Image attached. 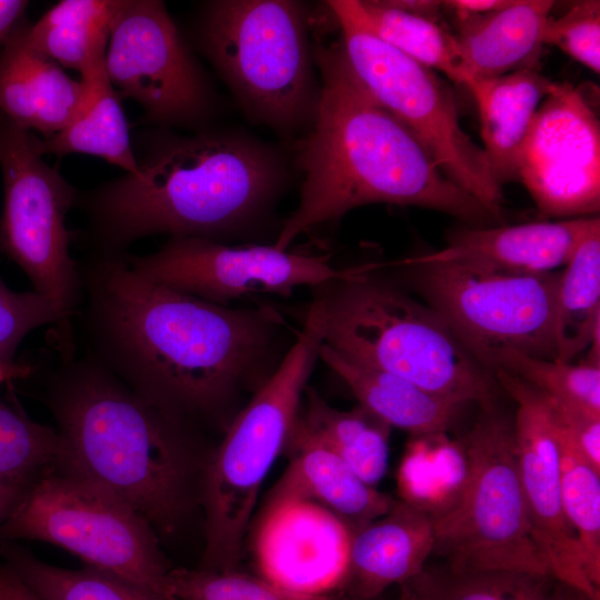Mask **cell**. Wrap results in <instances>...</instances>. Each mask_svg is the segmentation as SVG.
<instances>
[{
	"instance_id": "obj_46",
	"label": "cell",
	"mask_w": 600,
	"mask_h": 600,
	"mask_svg": "<svg viewBox=\"0 0 600 600\" xmlns=\"http://www.w3.org/2000/svg\"><path fill=\"white\" fill-rule=\"evenodd\" d=\"M376 600H384V599L378 598ZM392 600H412V599L406 592L400 590V594L396 599H392Z\"/></svg>"
},
{
	"instance_id": "obj_16",
	"label": "cell",
	"mask_w": 600,
	"mask_h": 600,
	"mask_svg": "<svg viewBox=\"0 0 600 600\" xmlns=\"http://www.w3.org/2000/svg\"><path fill=\"white\" fill-rule=\"evenodd\" d=\"M496 381L517 404L513 441L518 473L532 539L550 574L600 600L589 581L577 538L564 516L561 452L557 423L547 397L521 378L498 369Z\"/></svg>"
},
{
	"instance_id": "obj_6",
	"label": "cell",
	"mask_w": 600,
	"mask_h": 600,
	"mask_svg": "<svg viewBox=\"0 0 600 600\" xmlns=\"http://www.w3.org/2000/svg\"><path fill=\"white\" fill-rule=\"evenodd\" d=\"M310 22L298 1L213 0L194 24L198 49L243 112L286 140L309 131L319 103Z\"/></svg>"
},
{
	"instance_id": "obj_8",
	"label": "cell",
	"mask_w": 600,
	"mask_h": 600,
	"mask_svg": "<svg viewBox=\"0 0 600 600\" xmlns=\"http://www.w3.org/2000/svg\"><path fill=\"white\" fill-rule=\"evenodd\" d=\"M461 447L464 470L457 497L431 513L433 553L456 571L550 574L531 534L518 473L513 418L498 400L481 404Z\"/></svg>"
},
{
	"instance_id": "obj_14",
	"label": "cell",
	"mask_w": 600,
	"mask_h": 600,
	"mask_svg": "<svg viewBox=\"0 0 600 600\" xmlns=\"http://www.w3.org/2000/svg\"><path fill=\"white\" fill-rule=\"evenodd\" d=\"M141 277L217 304L252 294L288 297L299 287L316 288L346 276L330 254L279 250L273 244L230 246L198 238H171L144 256L124 252Z\"/></svg>"
},
{
	"instance_id": "obj_30",
	"label": "cell",
	"mask_w": 600,
	"mask_h": 600,
	"mask_svg": "<svg viewBox=\"0 0 600 600\" xmlns=\"http://www.w3.org/2000/svg\"><path fill=\"white\" fill-rule=\"evenodd\" d=\"M0 554L40 600H177L88 566L70 570L49 564L16 542H4Z\"/></svg>"
},
{
	"instance_id": "obj_5",
	"label": "cell",
	"mask_w": 600,
	"mask_h": 600,
	"mask_svg": "<svg viewBox=\"0 0 600 600\" xmlns=\"http://www.w3.org/2000/svg\"><path fill=\"white\" fill-rule=\"evenodd\" d=\"M377 269V263L350 267L346 276L312 288L322 343L463 407L497 400L493 373L447 322Z\"/></svg>"
},
{
	"instance_id": "obj_10",
	"label": "cell",
	"mask_w": 600,
	"mask_h": 600,
	"mask_svg": "<svg viewBox=\"0 0 600 600\" xmlns=\"http://www.w3.org/2000/svg\"><path fill=\"white\" fill-rule=\"evenodd\" d=\"M341 44L371 96L424 146L442 173L502 222V187L482 148L460 124L454 97L436 71L388 44L328 1Z\"/></svg>"
},
{
	"instance_id": "obj_38",
	"label": "cell",
	"mask_w": 600,
	"mask_h": 600,
	"mask_svg": "<svg viewBox=\"0 0 600 600\" xmlns=\"http://www.w3.org/2000/svg\"><path fill=\"white\" fill-rule=\"evenodd\" d=\"M547 399L554 418L570 439L584 458L600 470V416L559 403L549 397Z\"/></svg>"
},
{
	"instance_id": "obj_35",
	"label": "cell",
	"mask_w": 600,
	"mask_h": 600,
	"mask_svg": "<svg viewBox=\"0 0 600 600\" xmlns=\"http://www.w3.org/2000/svg\"><path fill=\"white\" fill-rule=\"evenodd\" d=\"M167 590L177 600H347L341 594H301L264 578L228 571L173 569Z\"/></svg>"
},
{
	"instance_id": "obj_18",
	"label": "cell",
	"mask_w": 600,
	"mask_h": 600,
	"mask_svg": "<svg viewBox=\"0 0 600 600\" xmlns=\"http://www.w3.org/2000/svg\"><path fill=\"white\" fill-rule=\"evenodd\" d=\"M597 229L599 217L474 226L454 231L442 249L403 261L456 263L516 274L546 273L564 267L579 244Z\"/></svg>"
},
{
	"instance_id": "obj_23",
	"label": "cell",
	"mask_w": 600,
	"mask_h": 600,
	"mask_svg": "<svg viewBox=\"0 0 600 600\" xmlns=\"http://www.w3.org/2000/svg\"><path fill=\"white\" fill-rule=\"evenodd\" d=\"M557 84L529 69L479 80L468 88L478 108L481 148L501 187L518 180L521 151L537 111Z\"/></svg>"
},
{
	"instance_id": "obj_12",
	"label": "cell",
	"mask_w": 600,
	"mask_h": 600,
	"mask_svg": "<svg viewBox=\"0 0 600 600\" xmlns=\"http://www.w3.org/2000/svg\"><path fill=\"white\" fill-rule=\"evenodd\" d=\"M0 170V252L24 272L33 290L70 324L81 286L66 218L74 207L77 191L37 151L34 133L1 113Z\"/></svg>"
},
{
	"instance_id": "obj_17",
	"label": "cell",
	"mask_w": 600,
	"mask_h": 600,
	"mask_svg": "<svg viewBox=\"0 0 600 600\" xmlns=\"http://www.w3.org/2000/svg\"><path fill=\"white\" fill-rule=\"evenodd\" d=\"M351 531L307 500L263 506L253 534L256 562L268 581L308 596L332 594L344 579Z\"/></svg>"
},
{
	"instance_id": "obj_27",
	"label": "cell",
	"mask_w": 600,
	"mask_h": 600,
	"mask_svg": "<svg viewBox=\"0 0 600 600\" xmlns=\"http://www.w3.org/2000/svg\"><path fill=\"white\" fill-rule=\"evenodd\" d=\"M306 408L300 422L336 452L366 483L377 488L389 463L391 427L358 404L339 410L313 389H306Z\"/></svg>"
},
{
	"instance_id": "obj_32",
	"label": "cell",
	"mask_w": 600,
	"mask_h": 600,
	"mask_svg": "<svg viewBox=\"0 0 600 600\" xmlns=\"http://www.w3.org/2000/svg\"><path fill=\"white\" fill-rule=\"evenodd\" d=\"M554 420L561 452L564 516L577 538L586 574L600 589V470L584 458Z\"/></svg>"
},
{
	"instance_id": "obj_43",
	"label": "cell",
	"mask_w": 600,
	"mask_h": 600,
	"mask_svg": "<svg viewBox=\"0 0 600 600\" xmlns=\"http://www.w3.org/2000/svg\"><path fill=\"white\" fill-rule=\"evenodd\" d=\"M387 2L398 9L417 13L438 21L442 1L434 0H387Z\"/></svg>"
},
{
	"instance_id": "obj_13",
	"label": "cell",
	"mask_w": 600,
	"mask_h": 600,
	"mask_svg": "<svg viewBox=\"0 0 600 600\" xmlns=\"http://www.w3.org/2000/svg\"><path fill=\"white\" fill-rule=\"evenodd\" d=\"M104 69L120 98L136 101L157 128L197 130L217 111L208 76L162 1L119 0Z\"/></svg>"
},
{
	"instance_id": "obj_44",
	"label": "cell",
	"mask_w": 600,
	"mask_h": 600,
	"mask_svg": "<svg viewBox=\"0 0 600 600\" xmlns=\"http://www.w3.org/2000/svg\"><path fill=\"white\" fill-rule=\"evenodd\" d=\"M547 600H593V599L589 597L587 593L556 580Z\"/></svg>"
},
{
	"instance_id": "obj_9",
	"label": "cell",
	"mask_w": 600,
	"mask_h": 600,
	"mask_svg": "<svg viewBox=\"0 0 600 600\" xmlns=\"http://www.w3.org/2000/svg\"><path fill=\"white\" fill-rule=\"evenodd\" d=\"M0 539L51 543L88 567L169 593V569L147 520L111 492L60 468L27 489L0 526Z\"/></svg>"
},
{
	"instance_id": "obj_22",
	"label": "cell",
	"mask_w": 600,
	"mask_h": 600,
	"mask_svg": "<svg viewBox=\"0 0 600 600\" xmlns=\"http://www.w3.org/2000/svg\"><path fill=\"white\" fill-rule=\"evenodd\" d=\"M553 7L550 0H513L501 10L456 14L454 36L470 78L468 88L479 80L537 69Z\"/></svg>"
},
{
	"instance_id": "obj_41",
	"label": "cell",
	"mask_w": 600,
	"mask_h": 600,
	"mask_svg": "<svg viewBox=\"0 0 600 600\" xmlns=\"http://www.w3.org/2000/svg\"><path fill=\"white\" fill-rule=\"evenodd\" d=\"M513 0H447L442 1L444 8L456 14H483L501 10L512 3Z\"/></svg>"
},
{
	"instance_id": "obj_39",
	"label": "cell",
	"mask_w": 600,
	"mask_h": 600,
	"mask_svg": "<svg viewBox=\"0 0 600 600\" xmlns=\"http://www.w3.org/2000/svg\"><path fill=\"white\" fill-rule=\"evenodd\" d=\"M28 4L24 0H0V52L17 26L26 18Z\"/></svg>"
},
{
	"instance_id": "obj_40",
	"label": "cell",
	"mask_w": 600,
	"mask_h": 600,
	"mask_svg": "<svg viewBox=\"0 0 600 600\" xmlns=\"http://www.w3.org/2000/svg\"><path fill=\"white\" fill-rule=\"evenodd\" d=\"M0 600H40L6 563L0 562Z\"/></svg>"
},
{
	"instance_id": "obj_1",
	"label": "cell",
	"mask_w": 600,
	"mask_h": 600,
	"mask_svg": "<svg viewBox=\"0 0 600 600\" xmlns=\"http://www.w3.org/2000/svg\"><path fill=\"white\" fill-rule=\"evenodd\" d=\"M77 350L137 396L190 424L227 427L296 340L271 307L232 308L138 274L124 253L77 260Z\"/></svg>"
},
{
	"instance_id": "obj_25",
	"label": "cell",
	"mask_w": 600,
	"mask_h": 600,
	"mask_svg": "<svg viewBox=\"0 0 600 600\" xmlns=\"http://www.w3.org/2000/svg\"><path fill=\"white\" fill-rule=\"evenodd\" d=\"M80 79L84 83V94L76 116L61 131L49 138L34 134L37 151L41 156L57 157L89 154L123 169L124 173L134 172V147L121 98L104 69V56L96 59L80 74Z\"/></svg>"
},
{
	"instance_id": "obj_4",
	"label": "cell",
	"mask_w": 600,
	"mask_h": 600,
	"mask_svg": "<svg viewBox=\"0 0 600 600\" xmlns=\"http://www.w3.org/2000/svg\"><path fill=\"white\" fill-rule=\"evenodd\" d=\"M54 348L43 398L62 439L58 468L111 492L153 530L172 533L193 506L206 464L193 426L137 396L74 342Z\"/></svg>"
},
{
	"instance_id": "obj_7",
	"label": "cell",
	"mask_w": 600,
	"mask_h": 600,
	"mask_svg": "<svg viewBox=\"0 0 600 600\" xmlns=\"http://www.w3.org/2000/svg\"><path fill=\"white\" fill-rule=\"evenodd\" d=\"M321 343V310L312 300L283 360L208 457L200 488L206 542L200 569H236L262 482L283 452Z\"/></svg>"
},
{
	"instance_id": "obj_11",
	"label": "cell",
	"mask_w": 600,
	"mask_h": 600,
	"mask_svg": "<svg viewBox=\"0 0 600 600\" xmlns=\"http://www.w3.org/2000/svg\"><path fill=\"white\" fill-rule=\"evenodd\" d=\"M419 292L472 356L493 373L504 352L556 360L560 271L516 274L456 263H410Z\"/></svg>"
},
{
	"instance_id": "obj_28",
	"label": "cell",
	"mask_w": 600,
	"mask_h": 600,
	"mask_svg": "<svg viewBox=\"0 0 600 600\" xmlns=\"http://www.w3.org/2000/svg\"><path fill=\"white\" fill-rule=\"evenodd\" d=\"M119 0H63L51 7L27 38L40 53L61 68L80 74L106 54L111 23Z\"/></svg>"
},
{
	"instance_id": "obj_34",
	"label": "cell",
	"mask_w": 600,
	"mask_h": 600,
	"mask_svg": "<svg viewBox=\"0 0 600 600\" xmlns=\"http://www.w3.org/2000/svg\"><path fill=\"white\" fill-rule=\"evenodd\" d=\"M498 369L521 378L559 403L600 416L598 364H573L509 351L498 358L494 371Z\"/></svg>"
},
{
	"instance_id": "obj_45",
	"label": "cell",
	"mask_w": 600,
	"mask_h": 600,
	"mask_svg": "<svg viewBox=\"0 0 600 600\" xmlns=\"http://www.w3.org/2000/svg\"><path fill=\"white\" fill-rule=\"evenodd\" d=\"M28 371H29V368L24 370H12V369L6 368L4 366L0 363V382L3 381L4 379L13 378L16 376L23 374Z\"/></svg>"
},
{
	"instance_id": "obj_24",
	"label": "cell",
	"mask_w": 600,
	"mask_h": 600,
	"mask_svg": "<svg viewBox=\"0 0 600 600\" xmlns=\"http://www.w3.org/2000/svg\"><path fill=\"white\" fill-rule=\"evenodd\" d=\"M319 359L346 382L360 406L391 428L416 436L443 433L466 408L401 377L347 359L323 343Z\"/></svg>"
},
{
	"instance_id": "obj_15",
	"label": "cell",
	"mask_w": 600,
	"mask_h": 600,
	"mask_svg": "<svg viewBox=\"0 0 600 600\" xmlns=\"http://www.w3.org/2000/svg\"><path fill=\"white\" fill-rule=\"evenodd\" d=\"M518 181L543 217L599 211L600 123L578 88L558 83L541 102L521 151Z\"/></svg>"
},
{
	"instance_id": "obj_2",
	"label": "cell",
	"mask_w": 600,
	"mask_h": 600,
	"mask_svg": "<svg viewBox=\"0 0 600 600\" xmlns=\"http://www.w3.org/2000/svg\"><path fill=\"white\" fill-rule=\"evenodd\" d=\"M141 146L134 172L77 192L91 252L124 253L156 234L248 237L272 217L289 180L280 149L238 130L156 128Z\"/></svg>"
},
{
	"instance_id": "obj_33",
	"label": "cell",
	"mask_w": 600,
	"mask_h": 600,
	"mask_svg": "<svg viewBox=\"0 0 600 600\" xmlns=\"http://www.w3.org/2000/svg\"><path fill=\"white\" fill-rule=\"evenodd\" d=\"M58 430L0 400V480L30 487L62 459Z\"/></svg>"
},
{
	"instance_id": "obj_19",
	"label": "cell",
	"mask_w": 600,
	"mask_h": 600,
	"mask_svg": "<svg viewBox=\"0 0 600 600\" xmlns=\"http://www.w3.org/2000/svg\"><path fill=\"white\" fill-rule=\"evenodd\" d=\"M431 513L397 500L389 511L352 533L340 594L347 600H376L391 586L418 576L433 554Z\"/></svg>"
},
{
	"instance_id": "obj_37",
	"label": "cell",
	"mask_w": 600,
	"mask_h": 600,
	"mask_svg": "<svg viewBox=\"0 0 600 600\" xmlns=\"http://www.w3.org/2000/svg\"><path fill=\"white\" fill-rule=\"evenodd\" d=\"M543 44L563 51L592 72H600V2L580 1L559 18L549 17Z\"/></svg>"
},
{
	"instance_id": "obj_3",
	"label": "cell",
	"mask_w": 600,
	"mask_h": 600,
	"mask_svg": "<svg viewBox=\"0 0 600 600\" xmlns=\"http://www.w3.org/2000/svg\"><path fill=\"white\" fill-rule=\"evenodd\" d=\"M312 52L320 98L311 128L297 141L300 199L279 229L277 249L288 250L299 236L371 203L431 209L476 226L499 223L371 96L340 41H316Z\"/></svg>"
},
{
	"instance_id": "obj_36",
	"label": "cell",
	"mask_w": 600,
	"mask_h": 600,
	"mask_svg": "<svg viewBox=\"0 0 600 600\" xmlns=\"http://www.w3.org/2000/svg\"><path fill=\"white\" fill-rule=\"evenodd\" d=\"M57 330L70 327L51 302L32 291L16 292L0 278V363L12 370H24L14 363V356L23 339L43 326Z\"/></svg>"
},
{
	"instance_id": "obj_26",
	"label": "cell",
	"mask_w": 600,
	"mask_h": 600,
	"mask_svg": "<svg viewBox=\"0 0 600 600\" xmlns=\"http://www.w3.org/2000/svg\"><path fill=\"white\" fill-rule=\"evenodd\" d=\"M337 2L350 17L388 44L468 88L470 78L457 38L438 21L398 9L387 0Z\"/></svg>"
},
{
	"instance_id": "obj_31",
	"label": "cell",
	"mask_w": 600,
	"mask_h": 600,
	"mask_svg": "<svg viewBox=\"0 0 600 600\" xmlns=\"http://www.w3.org/2000/svg\"><path fill=\"white\" fill-rule=\"evenodd\" d=\"M556 579L508 570L456 571L427 566L399 586L412 600H547Z\"/></svg>"
},
{
	"instance_id": "obj_42",
	"label": "cell",
	"mask_w": 600,
	"mask_h": 600,
	"mask_svg": "<svg viewBox=\"0 0 600 600\" xmlns=\"http://www.w3.org/2000/svg\"><path fill=\"white\" fill-rule=\"evenodd\" d=\"M29 487L0 480V526L6 521Z\"/></svg>"
},
{
	"instance_id": "obj_20",
	"label": "cell",
	"mask_w": 600,
	"mask_h": 600,
	"mask_svg": "<svg viewBox=\"0 0 600 600\" xmlns=\"http://www.w3.org/2000/svg\"><path fill=\"white\" fill-rule=\"evenodd\" d=\"M283 452L289 459L288 467L264 506L284 500L311 501L336 514L353 533L384 514L397 501L366 483L298 417Z\"/></svg>"
},
{
	"instance_id": "obj_29",
	"label": "cell",
	"mask_w": 600,
	"mask_h": 600,
	"mask_svg": "<svg viewBox=\"0 0 600 600\" xmlns=\"http://www.w3.org/2000/svg\"><path fill=\"white\" fill-rule=\"evenodd\" d=\"M557 361L571 362L600 336V229L560 271L553 311Z\"/></svg>"
},
{
	"instance_id": "obj_21",
	"label": "cell",
	"mask_w": 600,
	"mask_h": 600,
	"mask_svg": "<svg viewBox=\"0 0 600 600\" xmlns=\"http://www.w3.org/2000/svg\"><path fill=\"white\" fill-rule=\"evenodd\" d=\"M29 23L26 17L0 52V113L21 129L49 138L76 116L84 83L29 43Z\"/></svg>"
}]
</instances>
